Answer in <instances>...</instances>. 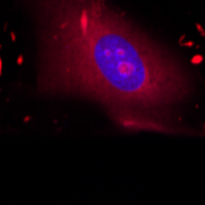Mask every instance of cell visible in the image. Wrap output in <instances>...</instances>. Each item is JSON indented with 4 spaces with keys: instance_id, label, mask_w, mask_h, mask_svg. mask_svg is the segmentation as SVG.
I'll return each mask as SVG.
<instances>
[{
    "instance_id": "obj_1",
    "label": "cell",
    "mask_w": 205,
    "mask_h": 205,
    "mask_svg": "<svg viewBox=\"0 0 205 205\" xmlns=\"http://www.w3.org/2000/svg\"><path fill=\"white\" fill-rule=\"evenodd\" d=\"M56 35L76 65V88L132 132L184 133L176 109L194 91L181 60L107 0H54Z\"/></svg>"
},
{
    "instance_id": "obj_2",
    "label": "cell",
    "mask_w": 205,
    "mask_h": 205,
    "mask_svg": "<svg viewBox=\"0 0 205 205\" xmlns=\"http://www.w3.org/2000/svg\"><path fill=\"white\" fill-rule=\"evenodd\" d=\"M23 63V56H19L17 58V65H22Z\"/></svg>"
},
{
    "instance_id": "obj_3",
    "label": "cell",
    "mask_w": 205,
    "mask_h": 205,
    "mask_svg": "<svg viewBox=\"0 0 205 205\" xmlns=\"http://www.w3.org/2000/svg\"><path fill=\"white\" fill-rule=\"evenodd\" d=\"M3 73V61H1V58H0V75Z\"/></svg>"
},
{
    "instance_id": "obj_4",
    "label": "cell",
    "mask_w": 205,
    "mask_h": 205,
    "mask_svg": "<svg viewBox=\"0 0 205 205\" xmlns=\"http://www.w3.org/2000/svg\"><path fill=\"white\" fill-rule=\"evenodd\" d=\"M28 120H31V117H25V119H23V122H25V123H27Z\"/></svg>"
},
{
    "instance_id": "obj_5",
    "label": "cell",
    "mask_w": 205,
    "mask_h": 205,
    "mask_svg": "<svg viewBox=\"0 0 205 205\" xmlns=\"http://www.w3.org/2000/svg\"><path fill=\"white\" fill-rule=\"evenodd\" d=\"M11 39H12V41H15V39H16V37H15V33H11Z\"/></svg>"
},
{
    "instance_id": "obj_6",
    "label": "cell",
    "mask_w": 205,
    "mask_h": 205,
    "mask_svg": "<svg viewBox=\"0 0 205 205\" xmlns=\"http://www.w3.org/2000/svg\"><path fill=\"white\" fill-rule=\"evenodd\" d=\"M0 91H1V88H0Z\"/></svg>"
}]
</instances>
